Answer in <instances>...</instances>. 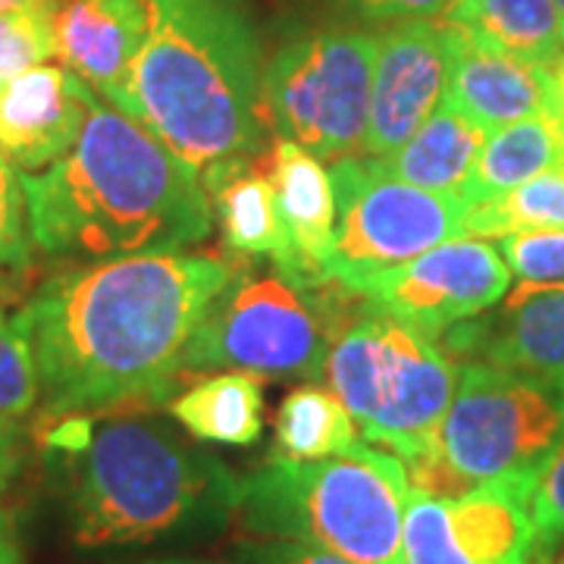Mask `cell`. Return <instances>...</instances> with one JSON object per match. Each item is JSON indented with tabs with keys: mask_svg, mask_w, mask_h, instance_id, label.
<instances>
[{
	"mask_svg": "<svg viewBox=\"0 0 564 564\" xmlns=\"http://www.w3.org/2000/svg\"><path fill=\"white\" fill-rule=\"evenodd\" d=\"M562 135H564V132H562ZM562 173H564V163H562Z\"/></svg>",
	"mask_w": 564,
	"mask_h": 564,
	"instance_id": "cell-40",
	"label": "cell"
},
{
	"mask_svg": "<svg viewBox=\"0 0 564 564\" xmlns=\"http://www.w3.org/2000/svg\"><path fill=\"white\" fill-rule=\"evenodd\" d=\"M555 7H558V17H562L564 22V0H555Z\"/></svg>",
	"mask_w": 564,
	"mask_h": 564,
	"instance_id": "cell-37",
	"label": "cell"
},
{
	"mask_svg": "<svg viewBox=\"0 0 564 564\" xmlns=\"http://www.w3.org/2000/svg\"><path fill=\"white\" fill-rule=\"evenodd\" d=\"M458 32L440 20L389 22L377 39L367 158L383 161L443 104L452 82Z\"/></svg>",
	"mask_w": 564,
	"mask_h": 564,
	"instance_id": "cell-13",
	"label": "cell"
},
{
	"mask_svg": "<svg viewBox=\"0 0 564 564\" xmlns=\"http://www.w3.org/2000/svg\"><path fill=\"white\" fill-rule=\"evenodd\" d=\"M564 443V380L462 364L458 392L433 443L404 462L414 492L458 499L477 486L540 474Z\"/></svg>",
	"mask_w": 564,
	"mask_h": 564,
	"instance_id": "cell-6",
	"label": "cell"
},
{
	"mask_svg": "<svg viewBox=\"0 0 564 564\" xmlns=\"http://www.w3.org/2000/svg\"><path fill=\"white\" fill-rule=\"evenodd\" d=\"M443 20L489 51L549 69L564 61V22L555 0H455Z\"/></svg>",
	"mask_w": 564,
	"mask_h": 564,
	"instance_id": "cell-20",
	"label": "cell"
},
{
	"mask_svg": "<svg viewBox=\"0 0 564 564\" xmlns=\"http://www.w3.org/2000/svg\"><path fill=\"white\" fill-rule=\"evenodd\" d=\"M239 558L242 564H358L329 549L292 543V540H261V543L242 545Z\"/></svg>",
	"mask_w": 564,
	"mask_h": 564,
	"instance_id": "cell-32",
	"label": "cell"
},
{
	"mask_svg": "<svg viewBox=\"0 0 564 564\" xmlns=\"http://www.w3.org/2000/svg\"><path fill=\"white\" fill-rule=\"evenodd\" d=\"M17 470V423L0 417V489Z\"/></svg>",
	"mask_w": 564,
	"mask_h": 564,
	"instance_id": "cell-33",
	"label": "cell"
},
{
	"mask_svg": "<svg viewBox=\"0 0 564 564\" xmlns=\"http://www.w3.org/2000/svg\"><path fill=\"white\" fill-rule=\"evenodd\" d=\"M377 39L361 29H317L285 41L263 66L270 129L326 163L367 158Z\"/></svg>",
	"mask_w": 564,
	"mask_h": 564,
	"instance_id": "cell-9",
	"label": "cell"
},
{
	"mask_svg": "<svg viewBox=\"0 0 564 564\" xmlns=\"http://www.w3.org/2000/svg\"><path fill=\"white\" fill-rule=\"evenodd\" d=\"M139 411L113 408L44 421L41 440L63 464L73 536L82 549L154 543L220 524L236 511L239 480Z\"/></svg>",
	"mask_w": 564,
	"mask_h": 564,
	"instance_id": "cell-3",
	"label": "cell"
},
{
	"mask_svg": "<svg viewBox=\"0 0 564 564\" xmlns=\"http://www.w3.org/2000/svg\"><path fill=\"white\" fill-rule=\"evenodd\" d=\"M32 258V232L22 176L0 151V282L20 276Z\"/></svg>",
	"mask_w": 564,
	"mask_h": 564,
	"instance_id": "cell-28",
	"label": "cell"
},
{
	"mask_svg": "<svg viewBox=\"0 0 564 564\" xmlns=\"http://www.w3.org/2000/svg\"><path fill=\"white\" fill-rule=\"evenodd\" d=\"M511 270L499 248L480 239H448L426 254L386 270L364 285V302L440 343L445 329L502 302Z\"/></svg>",
	"mask_w": 564,
	"mask_h": 564,
	"instance_id": "cell-12",
	"label": "cell"
},
{
	"mask_svg": "<svg viewBox=\"0 0 564 564\" xmlns=\"http://www.w3.org/2000/svg\"><path fill=\"white\" fill-rule=\"evenodd\" d=\"M267 176L285 236V254L276 267L299 285L323 282L336 242V192L329 170L302 144L276 139Z\"/></svg>",
	"mask_w": 564,
	"mask_h": 564,
	"instance_id": "cell-16",
	"label": "cell"
},
{
	"mask_svg": "<svg viewBox=\"0 0 564 564\" xmlns=\"http://www.w3.org/2000/svg\"><path fill=\"white\" fill-rule=\"evenodd\" d=\"M57 7L61 0H35L0 13V91L57 57Z\"/></svg>",
	"mask_w": 564,
	"mask_h": 564,
	"instance_id": "cell-26",
	"label": "cell"
},
{
	"mask_svg": "<svg viewBox=\"0 0 564 564\" xmlns=\"http://www.w3.org/2000/svg\"><path fill=\"white\" fill-rule=\"evenodd\" d=\"M170 414L202 443H258L263 430V380L254 373L223 370L180 392L170 402Z\"/></svg>",
	"mask_w": 564,
	"mask_h": 564,
	"instance_id": "cell-23",
	"label": "cell"
},
{
	"mask_svg": "<svg viewBox=\"0 0 564 564\" xmlns=\"http://www.w3.org/2000/svg\"><path fill=\"white\" fill-rule=\"evenodd\" d=\"M530 511H533L540 552L549 555L564 540V443L540 467L536 484H533Z\"/></svg>",
	"mask_w": 564,
	"mask_h": 564,
	"instance_id": "cell-30",
	"label": "cell"
},
{
	"mask_svg": "<svg viewBox=\"0 0 564 564\" xmlns=\"http://www.w3.org/2000/svg\"><path fill=\"white\" fill-rule=\"evenodd\" d=\"M499 254L521 282H564V229L511 232L499 242Z\"/></svg>",
	"mask_w": 564,
	"mask_h": 564,
	"instance_id": "cell-29",
	"label": "cell"
},
{
	"mask_svg": "<svg viewBox=\"0 0 564 564\" xmlns=\"http://www.w3.org/2000/svg\"><path fill=\"white\" fill-rule=\"evenodd\" d=\"M336 192V242L326 280L358 295L386 270L464 236L467 204L383 173L373 158H345L329 166Z\"/></svg>",
	"mask_w": 564,
	"mask_h": 564,
	"instance_id": "cell-10",
	"label": "cell"
},
{
	"mask_svg": "<svg viewBox=\"0 0 564 564\" xmlns=\"http://www.w3.org/2000/svg\"><path fill=\"white\" fill-rule=\"evenodd\" d=\"M117 110L195 170L267 141L261 41L226 0H151V35Z\"/></svg>",
	"mask_w": 564,
	"mask_h": 564,
	"instance_id": "cell-4",
	"label": "cell"
},
{
	"mask_svg": "<svg viewBox=\"0 0 564 564\" xmlns=\"http://www.w3.org/2000/svg\"><path fill=\"white\" fill-rule=\"evenodd\" d=\"M445 98L455 104L464 117L480 122L486 132H496L518 120L549 117L552 69L502 54V51L480 47L458 32L455 66H452V82H448Z\"/></svg>",
	"mask_w": 564,
	"mask_h": 564,
	"instance_id": "cell-18",
	"label": "cell"
},
{
	"mask_svg": "<svg viewBox=\"0 0 564 564\" xmlns=\"http://www.w3.org/2000/svg\"><path fill=\"white\" fill-rule=\"evenodd\" d=\"M545 564H564V540L545 555Z\"/></svg>",
	"mask_w": 564,
	"mask_h": 564,
	"instance_id": "cell-35",
	"label": "cell"
},
{
	"mask_svg": "<svg viewBox=\"0 0 564 564\" xmlns=\"http://www.w3.org/2000/svg\"><path fill=\"white\" fill-rule=\"evenodd\" d=\"M0 564H22L20 545H17V540H13L10 524H7V518H3V514H0Z\"/></svg>",
	"mask_w": 564,
	"mask_h": 564,
	"instance_id": "cell-34",
	"label": "cell"
},
{
	"mask_svg": "<svg viewBox=\"0 0 564 564\" xmlns=\"http://www.w3.org/2000/svg\"><path fill=\"white\" fill-rule=\"evenodd\" d=\"M25 3H35V0H0V13H3V10H17V7H25Z\"/></svg>",
	"mask_w": 564,
	"mask_h": 564,
	"instance_id": "cell-36",
	"label": "cell"
},
{
	"mask_svg": "<svg viewBox=\"0 0 564 564\" xmlns=\"http://www.w3.org/2000/svg\"><path fill=\"white\" fill-rule=\"evenodd\" d=\"M204 192L220 217L223 239L232 251L282 261L285 236L267 163H258L254 158L214 163L210 170H204Z\"/></svg>",
	"mask_w": 564,
	"mask_h": 564,
	"instance_id": "cell-21",
	"label": "cell"
},
{
	"mask_svg": "<svg viewBox=\"0 0 564 564\" xmlns=\"http://www.w3.org/2000/svg\"><path fill=\"white\" fill-rule=\"evenodd\" d=\"M358 295L339 282H292L280 267L270 273L239 270L214 302L182 351L180 370H239L270 380L323 377L345 311Z\"/></svg>",
	"mask_w": 564,
	"mask_h": 564,
	"instance_id": "cell-8",
	"label": "cell"
},
{
	"mask_svg": "<svg viewBox=\"0 0 564 564\" xmlns=\"http://www.w3.org/2000/svg\"><path fill=\"white\" fill-rule=\"evenodd\" d=\"M148 35L151 0H61L57 7V57L113 107Z\"/></svg>",
	"mask_w": 564,
	"mask_h": 564,
	"instance_id": "cell-17",
	"label": "cell"
},
{
	"mask_svg": "<svg viewBox=\"0 0 564 564\" xmlns=\"http://www.w3.org/2000/svg\"><path fill=\"white\" fill-rule=\"evenodd\" d=\"M323 377L364 440L404 464L433 443L458 392L462 367L436 339L361 299V317L333 339Z\"/></svg>",
	"mask_w": 564,
	"mask_h": 564,
	"instance_id": "cell-7",
	"label": "cell"
},
{
	"mask_svg": "<svg viewBox=\"0 0 564 564\" xmlns=\"http://www.w3.org/2000/svg\"><path fill=\"white\" fill-rule=\"evenodd\" d=\"M41 399L39 358L25 311L0 323V417L22 421Z\"/></svg>",
	"mask_w": 564,
	"mask_h": 564,
	"instance_id": "cell-27",
	"label": "cell"
},
{
	"mask_svg": "<svg viewBox=\"0 0 564 564\" xmlns=\"http://www.w3.org/2000/svg\"><path fill=\"white\" fill-rule=\"evenodd\" d=\"M151 564H198V562H151Z\"/></svg>",
	"mask_w": 564,
	"mask_h": 564,
	"instance_id": "cell-38",
	"label": "cell"
},
{
	"mask_svg": "<svg viewBox=\"0 0 564 564\" xmlns=\"http://www.w3.org/2000/svg\"><path fill=\"white\" fill-rule=\"evenodd\" d=\"M564 163L562 129L549 117H530L496 129L486 139L477 166L464 185V204L505 195L543 173H555Z\"/></svg>",
	"mask_w": 564,
	"mask_h": 564,
	"instance_id": "cell-22",
	"label": "cell"
},
{
	"mask_svg": "<svg viewBox=\"0 0 564 564\" xmlns=\"http://www.w3.org/2000/svg\"><path fill=\"white\" fill-rule=\"evenodd\" d=\"M358 421L333 389L299 386L276 411V455L292 462L333 458L361 443Z\"/></svg>",
	"mask_w": 564,
	"mask_h": 564,
	"instance_id": "cell-24",
	"label": "cell"
},
{
	"mask_svg": "<svg viewBox=\"0 0 564 564\" xmlns=\"http://www.w3.org/2000/svg\"><path fill=\"white\" fill-rule=\"evenodd\" d=\"M7 321V317H3V304H0V323Z\"/></svg>",
	"mask_w": 564,
	"mask_h": 564,
	"instance_id": "cell-39",
	"label": "cell"
},
{
	"mask_svg": "<svg viewBox=\"0 0 564 564\" xmlns=\"http://www.w3.org/2000/svg\"><path fill=\"white\" fill-rule=\"evenodd\" d=\"M236 276L220 254H126L69 267L25 304L41 417L148 408Z\"/></svg>",
	"mask_w": 564,
	"mask_h": 564,
	"instance_id": "cell-1",
	"label": "cell"
},
{
	"mask_svg": "<svg viewBox=\"0 0 564 564\" xmlns=\"http://www.w3.org/2000/svg\"><path fill=\"white\" fill-rule=\"evenodd\" d=\"M440 339L467 364L564 380V282H521L489 314L455 323Z\"/></svg>",
	"mask_w": 564,
	"mask_h": 564,
	"instance_id": "cell-14",
	"label": "cell"
},
{
	"mask_svg": "<svg viewBox=\"0 0 564 564\" xmlns=\"http://www.w3.org/2000/svg\"><path fill=\"white\" fill-rule=\"evenodd\" d=\"M536 474L502 477L458 499L414 492L404 508V564H545L533 527Z\"/></svg>",
	"mask_w": 564,
	"mask_h": 564,
	"instance_id": "cell-11",
	"label": "cell"
},
{
	"mask_svg": "<svg viewBox=\"0 0 564 564\" xmlns=\"http://www.w3.org/2000/svg\"><path fill=\"white\" fill-rule=\"evenodd\" d=\"M98 91L66 69L41 63L0 91V151L20 173H39L79 139Z\"/></svg>",
	"mask_w": 564,
	"mask_h": 564,
	"instance_id": "cell-15",
	"label": "cell"
},
{
	"mask_svg": "<svg viewBox=\"0 0 564 564\" xmlns=\"http://www.w3.org/2000/svg\"><path fill=\"white\" fill-rule=\"evenodd\" d=\"M20 176L32 245L51 258L173 254L210 232L198 170L98 95L61 161Z\"/></svg>",
	"mask_w": 564,
	"mask_h": 564,
	"instance_id": "cell-2",
	"label": "cell"
},
{
	"mask_svg": "<svg viewBox=\"0 0 564 564\" xmlns=\"http://www.w3.org/2000/svg\"><path fill=\"white\" fill-rule=\"evenodd\" d=\"M364 22L440 20L455 0H329Z\"/></svg>",
	"mask_w": 564,
	"mask_h": 564,
	"instance_id": "cell-31",
	"label": "cell"
},
{
	"mask_svg": "<svg viewBox=\"0 0 564 564\" xmlns=\"http://www.w3.org/2000/svg\"><path fill=\"white\" fill-rule=\"evenodd\" d=\"M530 229H564V173H543L505 195L467 204L464 236L467 239H505Z\"/></svg>",
	"mask_w": 564,
	"mask_h": 564,
	"instance_id": "cell-25",
	"label": "cell"
},
{
	"mask_svg": "<svg viewBox=\"0 0 564 564\" xmlns=\"http://www.w3.org/2000/svg\"><path fill=\"white\" fill-rule=\"evenodd\" d=\"M408 496L404 464L358 443L317 462L273 455L239 480L236 511L261 540L317 545L358 564H404Z\"/></svg>",
	"mask_w": 564,
	"mask_h": 564,
	"instance_id": "cell-5",
	"label": "cell"
},
{
	"mask_svg": "<svg viewBox=\"0 0 564 564\" xmlns=\"http://www.w3.org/2000/svg\"><path fill=\"white\" fill-rule=\"evenodd\" d=\"M486 139L489 132L480 122L464 117L455 104L443 98L433 117L395 154L377 161V166L408 185L462 198Z\"/></svg>",
	"mask_w": 564,
	"mask_h": 564,
	"instance_id": "cell-19",
	"label": "cell"
}]
</instances>
